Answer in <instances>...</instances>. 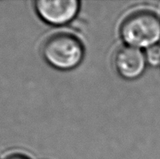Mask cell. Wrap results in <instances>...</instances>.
<instances>
[{"label": "cell", "mask_w": 160, "mask_h": 159, "mask_svg": "<svg viewBox=\"0 0 160 159\" xmlns=\"http://www.w3.org/2000/svg\"><path fill=\"white\" fill-rule=\"evenodd\" d=\"M146 59L147 64L152 67H157L160 65V46H152L151 48L147 49L146 52Z\"/></svg>", "instance_id": "obj_5"}, {"label": "cell", "mask_w": 160, "mask_h": 159, "mask_svg": "<svg viewBox=\"0 0 160 159\" xmlns=\"http://www.w3.org/2000/svg\"><path fill=\"white\" fill-rule=\"evenodd\" d=\"M80 6L81 3L77 0H39L34 3L39 18L55 27L71 22L78 15Z\"/></svg>", "instance_id": "obj_3"}, {"label": "cell", "mask_w": 160, "mask_h": 159, "mask_svg": "<svg viewBox=\"0 0 160 159\" xmlns=\"http://www.w3.org/2000/svg\"><path fill=\"white\" fill-rule=\"evenodd\" d=\"M41 52L44 60L51 67L60 71H69L82 63L85 49L74 34L58 32L45 41Z\"/></svg>", "instance_id": "obj_2"}, {"label": "cell", "mask_w": 160, "mask_h": 159, "mask_svg": "<svg viewBox=\"0 0 160 159\" xmlns=\"http://www.w3.org/2000/svg\"><path fill=\"white\" fill-rule=\"evenodd\" d=\"M6 159H29L28 157L22 155V154H13L10 155V157H8Z\"/></svg>", "instance_id": "obj_6"}, {"label": "cell", "mask_w": 160, "mask_h": 159, "mask_svg": "<svg viewBox=\"0 0 160 159\" xmlns=\"http://www.w3.org/2000/svg\"><path fill=\"white\" fill-rule=\"evenodd\" d=\"M119 35L129 47L149 49L160 42V19L157 14L147 10L129 14L122 22Z\"/></svg>", "instance_id": "obj_1"}, {"label": "cell", "mask_w": 160, "mask_h": 159, "mask_svg": "<svg viewBox=\"0 0 160 159\" xmlns=\"http://www.w3.org/2000/svg\"><path fill=\"white\" fill-rule=\"evenodd\" d=\"M145 53L129 46H122L115 52L113 65L118 75L127 81L140 78L147 68Z\"/></svg>", "instance_id": "obj_4"}]
</instances>
